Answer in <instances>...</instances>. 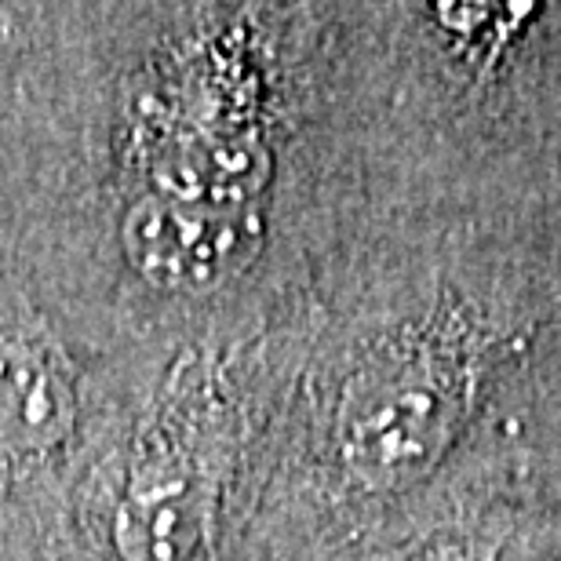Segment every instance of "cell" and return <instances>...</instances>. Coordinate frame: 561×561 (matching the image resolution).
<instances>
[{
  "label": "cell",
  "instance_id": "3957f363",
  "mask_svg": "<svg viewBox=\"0 0 561 561\" xmlns=\"http://www.w3.org/2000/svg\"><path fill=\"white\" fill-rule=\"evenodd\" d=\"M208 511L197 481L175 463L136 470L114 514V547L125 561H194Z\"/></svg>",
  "mask_w": 561,
  "mask_h": 561
},
{
  "label": "cell",
  "instance_id": "6da1fadb",
  "mask_svg": "<svg viewBox=\"0 0 561 561\" xmlns=\"http://www.w3.org/2000/svg\"><path fill=\"white\" fill-rule=\"evenodd\" d=\"M474 394L463 335L431 329L387 346L351 379L340 405L346 470L373 489L423 478L456 442Z\"/></svg>",
  "mask_w": 561,
  "mask_h": 561
},
{
  "label": "cell",
  "instance_id": "277c9868",
  "mask_svg": "<svg viewBox=\"0 0 561 561\" xmlns=\"http://www.w3.org/2000/svg\"><path fill=\"white\" fill-rule=\"evenodd\" d=\"M157 194L211 208H260L271 150L252 131H201L168 146L153 168Z\"/></svg>",
  "mask_w": 561,
  "mask_h": 561
},
{
  "label": "cell",
  "instance_id": "5b68a950",
  "mask_svg": "<svg viewBox=\"0 0 561 561\" xmlns=\"http://www.w3.org/2000/svg\"><path fill=\"white\" fill-rule=\"evenodd\" d=\"M73 420L77 398L59 357L30 340H0V453H48Z\"/></svg>",
  "mask_w": 561,
  "mask_h": 561
},
{
  "label": "cell",
  "instance_id": "7a4b0ae2",
  "mask_svg": "<svg viewBox=\"0 0 561 561\" xmlns=\"http://www.w3.org/2000/svg\"><path fill=\"white\" fill-rule=\"evenodd\" d=\"M125 255L164 291H208L227 285L263 249L260 208H211L164 194L136 201L121 227Z\"/></svg>",
  "mask_w": 561,
  "mask_h": 561
}]
</instances>
